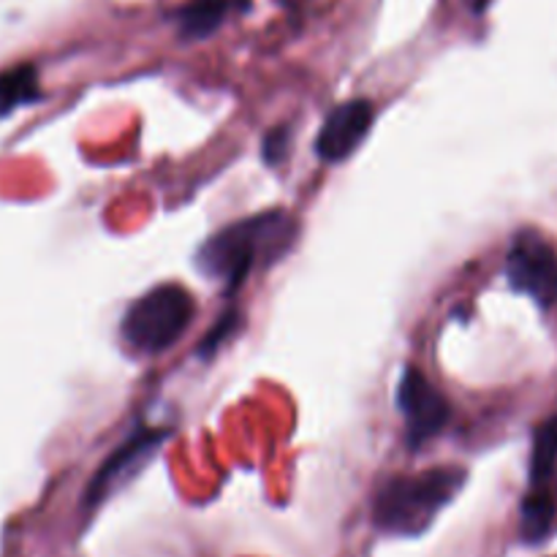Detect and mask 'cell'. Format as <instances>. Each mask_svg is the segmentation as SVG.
<instances>
[{
    "label": "cell",
    "instance_id": "6da1fadb",
    "mask_svg": "<svg viewBox=\"0 0 557 557\" xmlns=\"http://www.w3.org/2000/svg\"><path fill=\"white\" fill-rule=\"evenodd\" d=\"M297 221L286 210H267L218 228L196 250L194 261L201 275L237 292L256 267L275 264L297 239Z\"/></svg>",
    "mask_w": 557,
    "mask_h": 557
},
{
    "label": "cell",
    "instance_id": "7a4b0ae2",
    "mask_svg": "<svg viewBox=\"0 0 557 557\" xmlns=\"http://www.w3.org/2000/svg\"><path fill=\"white\" fill-rule=\"evenodd\" d=\"M468 473L462 468H433L413 476H392L373 500V522L392 536H419L457 498Z\"/></svg>",
    "mask_w": 557,
    "mask_h": 557
},
{
    "label": "cell",
    "instance_id": "3957f363",
    "mask_svg": "<svg viewBox=\"0 0 557 557\" xmlns=\"http://www.w3.org/2000/svg\"><path fill=\"white\" fill-rule=\"evenodd\" d=\"M196 315V302L180 283H161L141 294L120 321V337L141 357L169 351L188 332Z\"/></svg>",
    "mask_w": 557,
    "mask_h": 557
},
{
    "label": "cell",
    "instance_id": "277c9868",
    "mask_svg": "<svg viewBox=\"0 0 557 557\" xmlns=\"http://www.w3.org/2000/svg\"><path fill=\"white\" fill-rule=\"evenodd\" d=\"M506 281L539 308L557 305V250L533 228L517 232L506 253Z\"/></svg>",
    "mask_w": 557,
    "mask_h": 557
},
{
    "label": "cell",
    "instance_id": "5b68a950",
    "mask_svg": "<svg viewBox=\"0 0 557 557\" xmlns=\"http://www.w3.org/2000/svg\"><path fill=\"white\" fill-rule=\"evenodd\" d=\"M397 408L406 419V435L411 449H422L451 419V403L444 392L417 368L403 370L397 384Z\"/></svg>",
    "mask_w": 557,
    "mask_h": 557
},
{
    "label": "cell",
    "instance_id": "8992f818",
    "mask_svg": "<svg viewBox=\"0 0 557 557\" xmlns=\"http://www.w3.org/2000/svg\"><path fill=\"white\" fill-rule=\"evenodd\" d=\"M172 435L169 428H152V424H139L117 449L109 455V460L103 462L96 471V476L90 479L85 490V506L87 509H96L98 504L109 498L117 487H123L152 455H156L158 446Z\"/></svg>",
    "mask_w": 557,
    "mask_h": 557
},
{
    "label": "cell",
    "instance_id": "52a82bcc",
    "mask_svg": "<svg viewBox=\"0 0 557 557\" xmlns=\"http://www.w3.org/2000/svg\"><path fill=\"white\" fill-rule=\"evenodd\" d=\"M375 120V107L368 98L343 101L324 117L315 136V156L324 163H341L357 152Z\"/></svg>",
    "mask_w": 557,
    "mask_h": 557
},
{
    "label": "cell",
    "instance_id": "ba28073f",
    "mask_svg": "<svg viewBox=\"0 0 557 557\" xmlns=\"http://www.w3.org/2000/svg\"><path fill=\"white\" fill-rule=\"evenodd\" d=\"M239 3L243 0H188V3L174 11L172 20L177 25L180 36L201 41V38L212 36Z\"/></svg>",
    "mask_w": 557,
    "mask_h": 557
},
{
    "label": "cell",
    "instance_id": "9c48e42d",
    "mask_svg": "<svg viewBox=\"0 0 557 557\" xmlns=\"http://www.w3.org/2000/svg\"><path fill=\"white\" fill-rule=\"evenodd\" d=\"M41 96L36 65L22 63L0 71V117L16 112L20 107H27V103H36Z\"/></svg>",
    "mask_w": 557,
    "mask_h": 557
},
{
    "label": "cell",
    "instance_id": "30bf717a",
    "mask_svg": "<svg viewBox=\"0 0 557 557\" xmlns=\"http://www.w3.org/2000/svg\"><path fill=\"white\" fill-rule=\"evenodd\" d=\"M557 466V417H549L542 422L533 435L531 449V484L533 487H544L549 476L555 473Z\"/></svg>",
    "mask_w": 557,
    "mask_h": 557
},
{
    "label": "cell",
    "instance_id": "8fae6325",
    "mask_svg": "<svg viewBox=\"0 0 557 557\" xmlns=\"http://www.w3.org/2000/svg\"><path fill=\"white\" fill-rule=\"evenodd\" d=\"M555 520V500L544 493V487H533V493L522 500V539L525 542H542L549 533Z\"/></svg>",
    "mask_w": 557,
    "mask_h": 557
},
{
    "label": "cell",
    "instance_id": "7c38bea8",
    "mask_svg": "<svg viewBox=\"0 0 557 557\" xmlns=\"http://www.w3.org/2000/svg\"><path fill=\"white\" fill-rule=\"evenodd\" d=\"M237 330H239V310L226 308L221 313V319L215 321V326H212V330L201 337L199 346H196V357H199L201 362H210V359L221 351L223 343H226Z\"/></svg>",
    "mask_w": 557,
    "mask_h": 557
},
{
    "label": "cell",
    "instance_id": "4fadbf2b",
    "mask_svg": "<svg viewBox=\"0 0 557 557\" xmlns=\"http://www.w3.org/2000/svg\"><path fill=\"white\" fill-rule=\"evenodd\" d=\"M288 147H292V128L288 125H277L261 141V158H264L267 166H277L288 156Z\"/></svg>",
    "mask_w": 557,
    "mask_h": 557
}]
</instances>
